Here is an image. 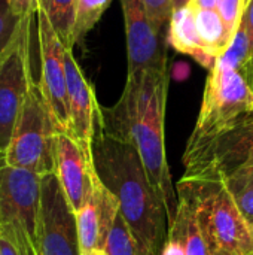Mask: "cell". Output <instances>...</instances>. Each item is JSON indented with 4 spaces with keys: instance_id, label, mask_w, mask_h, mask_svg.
<instances>
[{
    "instance_id": "obj_1",
    "label": "cell",
    "mask_w": 253,
    "mask_h": 255,
    "mask_svg": "<svg viewBox=\"0 0 253 255\" xmlns=\"http://www.w3.org/2000/svg\"><path fill=\"white\" fill-rule=\"evenodd\" d=\"M167 94L169 69H145L128 73L121 99L110 109L100 108L98 120L109 131L136 146L170 223L176 215L179 196L173 185L166 155Z\"/></svg>"
},
{
    "instance_id": "obj_2",
    "label": "cell",
    "mask_w": 253,
    "mask_h": 255,
    "mask_svg": "<svg viewBox=\"0 0 253 255\" xmlns=\"http://www.w3.org/2000/svg\"><path fill=\"white\" fill-rule=\"evenodd\" d=\"M92 163L103 185L116 197L119 212L145 255H161L169 218L133 143L95 120Z\"/></svg>"
},
{
    "instance_id": "obj_3",
    "label": "cell",
    "mask_w": 253,
    "mask_h": 255,
    "mask_svg": "<svg viewBox=\"0 0 253 255\" xmlns=\"http://www.w3.org/2000/svg\"><path fill=\"white\" fill-rule=\"evenodd\" d=\"M177 196L195 209L215 255H253V229L221 175L183 176Z\"/></svg>"
},
{
    "instance_id": "obj_4",
    "label": "cell",
    "mask_w": 253,
    "mask_h": 255,
    "mask_svg": "<svg viewBox=\"0 0 253 255\" xmlns=\"http://www.w3.org/2000/svg\"><path fill=\"white\" fill-rule=\"evenodd\" d=\"M253 93L246 76L221 61L209 72L200 114L186 149H194L234 127L246 114Z\"/></svg>"
},
{
    "instance_id": "obj_5",
    "label": "cell",
    "mask_w": 253,
    "mask_h": 255,
    "mask_svg": "<svg viewBox=\"0 0 253 255\" xmlns=\"http://www.w3.org/2000/svg\"><path fill=\"white\" fill-rule=\"evenodd\" d=\"M57 127L51 118L39 84L31 82L16 120L3 163L39 173H55Z\"/></svg>"
},
{
    "instance_id": "obj_6",
    "label": "cell",
    "mask_w": 253,
    "mask_h": 255,
    "mask_svg": "<svg viewBox=\"0 0 253 255\" xmlns=\"http://www.w3.org/2000/svg\"><path fill=\"white\" fill-rule=\"evenodd\" d=\"M31 16H21L12 40L0 54V155H4L31 82Z\"/></svg>"
},
{
    "instance_id": "obj_7",
    "label": "cell",
    "mask_w": 253,
    "mask_h": 255,
    "mask_svg": "<svg viewBox=\"0 0 253 255\" xmlns=\"http://www.w3.org/2000/svg\"><path fill=\"white\" fill-rule=\"evenodd\" d=\"M37 39L40 52V81L39 88L51 114L58 133H69L70 112L67 97V76L64 52L66 46L55 31L46 10L39 4L37 12Z\"/></svg>"
},
{
    "instance_id": "obj_8",
    "label": "cell",
    "mask_w": 253,
    "mask_h": 255,
    "mask_svg": "<svg viewBox=\"0 0 253 255\" xmlns=\"http://www.w3.org/2000/svg\"><path fill=\"white\" fill-rule=\"evenodd\" d=\"M36 244L42 255H81L76 212L55 173L42 176Z\"/></svg>"
},
{
    "instance_id": "obj_9",
    "label": "cell",
    "mask_w": 253,
    "mask_h": 255,
    "mask_svg": "<svg viewBox=\"0 0 253 255\" xmlns=\"http://www.w3.org/2000/svg\"><path fill=\"white\" fill-rule=\"evenodd\" d=\"M42 176L36 172L0 166V224L18 223L36 242Z\"/></svg>"
},
{
    "instance_id": "obj_10",
    "label": "cell",
    "mask_w": 253,
    "mask_h": 255,
    "mask_svg": "<svg viewBox=\"0 0 253 255\" xmlns=\"http://www.w3.org/2000/svg\"><path fill=\"white\" fill-rule=\"evenodd\" d=\"M119 1L125 21L128 73H136L145 69L166 70L167 37L152 25L142 0Z\"/></svg>"
},
{
    "instance_id": "obj_11",
    "label": "cell",
    "mask_w": 253,
    "mask_h": 255,
    "mask_svg": "<svg viewBox=\"0 0 253 255\" xmlns=\"http://www.w3.org/2000/svg\"><path fill=\"white\" fill-rule=\"evenodd\" d=\"M66 76H67V97L70 112L69 134L78 145L92 157V137L95 130V120L100 111L94 90L84 76L79 64L73 57V51L66 48Z\"/></svg>"
},
{
    "instance_id": "obj_12",
    "label": "cell",
    "mask_w": 253,
    "mask_h": 255,
    "mask_svg": "<svg viewBox=\"0 0 253 255\" xmlns=\"http://www.w3.org/2000/svg\"><path fill=\"white\" fill-rule=\"evenodd\" d=\"M55 175L70 206L78 212L92 188L95 169L92 157L69 133L57 134Z\"/></svg>"
},
{
    "instance_id": "obj_13",
    "label": "cell",
    "mask_w": 253,
    "mask_h": 255,
    "mask_svg": "<svg viewBox=\"0 0 253 255\" xmlns=\"http://www.w3.org/2000/svg\"><path fill=\"white\" fill-rule=\"evenodd\" d=\"M119 214V203L116 197L103 185L100 178L94 176L92 188L76 212L78 235L81 251L103 250L107 235Z\"/></svg>"
},
{
    "instance_id": "obj_14",
    "label": "cell",
    "mask_w": 253,
    "mask_h": 255,
    "mask_svg": "<svg viewBox=\"0 0 253 255\" xmlns=\"http://www.w3.org/2000/svg\"><path fill=\"white\" fill-rule=\"evenodd\" d=\"M161 255H215L195 214L194 205L179 196L174 218L169 223Z\"/></svg>"
},
{
    "instance_id": "obj_15",
    "label": "cell",
    "mask_w": 253,
    "mask_h": 255,
    "mask_svg": "<svg viewBox=\"0 0 253 255\" xmlns=\"http://www.w3.org/2000/svg\"><path fill=\"white\" fill-rule=\"evenodd\" d=\"M167 43L174 51L191 55L197 63L209 70H212L218 61L216 57L204 49L195 25V10L189 4L173 12L167 31Z\"/></svg>"
},
{
    "instance_id": "obj_16",
    "label": "cell",
    "mask_w": 253,
    "mask_h": 255,
    "mask_svg": "<svg viewBox=\"0 0 253 255\" xmlns=\"http://www.w3.org/2000/svg\"><path fill=\"white\" fill-rule=\"evenodd\" d=\"M195 25L204 49L213 57L219 58L228 48L233 37L228 33L218 10L216 9L195 10Z\"/></svg>"
},
{
    "instance_id": "obj_17",
    "label": "cell",
    "mask_w": 253,
    "mask_h": 255,
    "mask_svg": "<svg viewBox=\"0 0 253 255\" xmlns=\"http://www.w3.org/2000/svg\"><path fill=\"white\" fill-rule=\"evenodd\" d=\"M242 214L253 227V170L251 160L225 178Z\"/></svg>"
},
{
    "instance_id": "obj_18",
    "label": "cell",
    "mask_w": 253,
    "mask_h": 255,
    "mask_svg": "<svg viewBox=\"0 0 253 255\" xmlns=\"http://www.w3.org/2000/svg\"><path fill=\"white\" fill-rule=\"evenodd\" d=\"M75 1L76 0H40L46 10L55 31L63 40L64 46L72 49L73 45V24H75Z\"/></svg>"
},
{
    "instance_id": "obj_19",
    "label": "cell",
    "mask_w": 253,
    "mask_h": 255,
    "mask_svg": "<svg viewBox=\"0 0 253 255\" xmlns=\"http://www.w3.org/2000/svg\"><path fill=\"white\" fill-rule=\"evenodd\" d=\"M112 0H76L75 1V24L73 45L84 40L89 30L100 21Z\"/></svg>"
},
{
    "instance_id": "obj_20",
    "label": "cell",
    "mask_w": 253,
    "mask_h": 255,
    "mask_svg": "<svg viewBox=\"0 0 253 255\" xmlns=\"http://www.w3.org/2000/svg\"><path fill=\"white\" fill-rule=\"evenodd\" d=\"M103 250L107 255H145L121 212L107 235Z\"/></svg>"
},
{
    "instance_id": "obj_21",
    "label": "cell",
    "mask_w": 253,
    "mask_h": 255,
    "mask_svg": "<svg viewBox=\"0 0 253 255\" xmlns=\"http://www.w3.org/2000/svg\"><path fill=\"white\" fill-rule=\"evenodd\" d=\"M251 58H252L251 42H249V37H248L243 22L240 21V25H239L237 31L234 33L228 48L218 58V61H221L236 70H240L246 76V70H248Z\"/></svg>"
},
{
    "instance_id": "obj_22",
    "label": "cell",
    "mask_w": 253,
    "mask_h": 255,
    "mask_svg": "<svg viewBox=\"0 0 253 255\" xmlns=\"http://www.w3.org/2000/svg\"><path fill=\"white\" fill-rule=\"evenodd\" d=\"M152 25L167 37L169 24L174 12V0H142Z\"/></svg>"
},
{
    "instance_id": "obj_23",
    "label": "cell",
    "mask_w": 253,
    "mask_h": 255,
    "mask_svg": "<svg viewBox=\"0 0 253 255\" xmlns=\"http://www.w3.org/2000/svg\"><path fill=\"white\" fill-rule=\"evenodd\" d=\"M245 0H218V13L221 15L228 33L231 37L237 31L243 12H245Z\"/></svg>"
},
{
    "instance_id": "obj_24",
    "label": "cell",
    "mask_w": 253,
    "mask_h": 255,
    "mask_svg": "<svg viewBox=\"0 0 253 255\" xmlns=\"http://www.w3.org/2000/svg\"><path fill=\"white\" fill-rule=\"evenodd\" d=\"M19 19L21 16L13 13L9 0H0V54L12 40Z\"/></svg>"
},
{
    "instance_id": "obj_25",
    "label": "cell",
    "mask_w": 253,
    "mask_h": 255,
    "mask_svg": "<svg viewBox=\"0 0 253 255\" xmlns=\"http://www.w3.org/2000/svg\"><path fill=\"white\" fill-rule=\"evenodd\" d=\"M6 226L10 227V230H12L15 239H16V244H18L22 255H42L40 250L37 248V244L22 229V226H19L18 223H6Z\"/></svg>"
},
{
    "instance_id": "obj_26",
    "label": "cell",
    "mask_w": 253,
    "mask_h": 255,
    "mask_svg": "<svg viewBox=\"0 0 253 255\" xmlns=\"http://www.w3.org/2000/svg\"><path fill=\"white\" fill-rule=\"evenodd\" d=\"M9 4L15 15H36L40 0H9Z\"/></svg>"
},
{
    "instance_id": "obj_27",
    "label": "cell",
    "mask_w": 253,
    "mask_h": 255,
    "mask_svg": "<svg viewBox=\"0 0 253 255\" xmlns=\"http://www.w3.org/2000/svg\"><path fill=\"white\" fill-rule=\"evenodd\" d=\"M242 22H243V25L246 28V33H248V37H249V42H251V49H252L253 57V0H249V3L245 6V12H243V16H242Z\"/></svg>"
},
{
    "instance_id": "obj_28",
    "label": "cell",
    "mask_w": 253,
    "mask_h": 255,
    "mask_svg": "<svg viewBox=\"0 0 253 255\" xmlns=\"http://www.w3.org/2000/svg\"><path fill=\"white\" fill-rule=\"evenodd\" d=\"M188 4H189L194 10L216 9V7H218V0H189Z\"/></svg>"
},
{
    "instance_id": "obj_29",
    "label": "cell",
    "mask_w": 253,
    "mask_h": 255,
    "mask_svg": "<svg viewBox=\"0 0 253 255\" xmlns=\"http://www.w3.org/2000/svg\"><path fill=\"white\" fill-rule=\"evenodd\" d=\"M246 79H248V82H249L253 93V57L252 60H251V63H249V66H248V70H246Z\"/></svg>"
},
{
    "instance_id": "obj_30",
    "label": "cell",
    "mask_w": 253,
    "mask_h": 255,
    "mask_svg": "<svg viewBox=\"0 0 253 255\" xmlns=\"http://www.w3.org/2000/svg\"><path fill=\"white\" fill-rule=\"evenodd\" d=\"M81 255H107L104 253V250H91V251H84Z\"/></svg>"
},
{
    "instance_id": "obj_31",
    "label": "cell",
    "mask_w": 253,
    "mask_h": 255,
    "mask_svg": "<svg viewBox=\"0 0 253 255\" xmlns=\"http://www.w3.org/2000/svg\"><path fill=\"white\" fill-rule=\"evenodd\" d=\"M189 3V0H174V10L182 7V6H186Z\"/></svg>"
},
{
    "instance_id": "obj_32",
    "label": "cell",
    "mask_w": 253,
    "mask_h": 255,
    "mask_svg": "<svg viewBox=\"0 0 253 255\" xmlns=\"http://www.w3.org/2000/svg\"><path fill=\"white\" fill-rule=\"evenodd\" d=\"M249 114H251V117H252L253 120V100L252 103H251V106H249Z\"/></svg>"
},
{
    "instance_id": "obj_33",
    "label": "cell",
    "mask_w": 253,
    "mask_h": 255,
    "mask_svg": "<svg viewBox=\"0 0 253 255\" xmlns=\"http://www.w3.org/2000/svg\"><path fill=\"white\" fill-rule=\"evenodd\" d=\"M251 164H252V170H253V158H251Z\"/></svg>"
},
{
    "instance_id": "obj_34",
    "label": "cell",
    "mask_w": 253,
    "mask_h": 255,
    "mask_svg": "<svg viewBox=\"0 0 253 255\" xmlns=\"http://www.w3.org/2000/svg\"><path fill=\"white\" fill-rule=\"evenodd\" d=\"M249 3V0H245V4H248Z\"/></svg>"
}]
</instances>
